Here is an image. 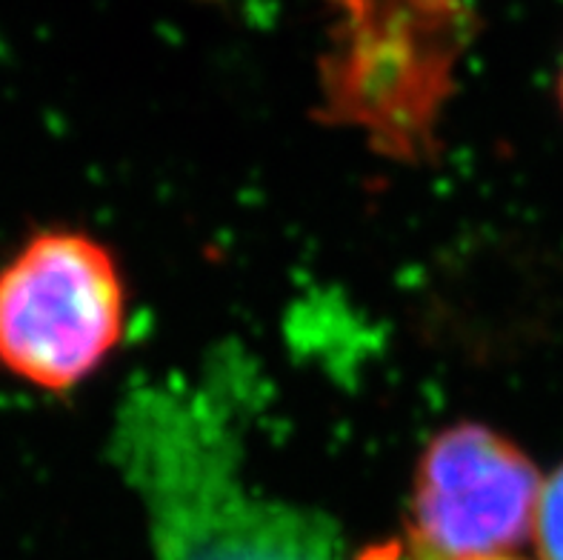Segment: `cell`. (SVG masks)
<instances>
[{
	"instance_id": "1",
	"label": "cell",
	"mask_w": 563,
	"mask_h": 560,
	"mask_svg": "<svg viewBox=\"0 0 563 560\" xmlns=\"http://www.w3.org/2000/svg\"><path fill=\"white\" fill-rule=\"evenodd\" d=\"M112 461L141 501L155 560H355L335 520L246 481L235 418L209 386L129 389Z\"/></svg>"
},
{
	"instance_id": "2",
	"label": "cell",
	"mask_w": 563,
	"mask_h": 560,
	"mask_svg": "<svg viewBox=\"0 0 563 560\" xmlns=\"http://www.w3.org/2000/svg\"><path fill=\"white\" fill-rule=\"evenodd\" d=\"M126 329L121 266L92 234L37 229L0 263V370L66 395L107 363Z\"/></svg>"
},
{
	"instance_id": "3",
	"label": "cell",
	"mask_w": 563,
	"mask_h": 560,
	"mask_svg": "<svg viewBox=\"0 0 563 560\" xmlns=\"http://www.w3.org/2000/svg\"><path fill=\"white\" fill-rule=\"evenodd\" d=\"M543 475L512 438L461 420L429 440L409 495L412 560L512 554L532 540Z\"/></svg>"
},
{
	"instance_id": "4",
	"label": "cell",
	"mask_w": 563,
	"mask_h": 560,
	"mask_svg": "<svg viewBox=\"0 0 563 560\" xmlns=\"http://www.w3.org/2000/svg\"><path fill=\"white\" fill-rule=\"evenodd\" d=\"M532 540L538 560H563V463L543 477Z\"/></svg>"
},
{
	"instance_id": "5",
	"label": "cell",
	"mask_w": 563,
	"mask_h": 560,
	"mask_svg": "<svg viewBox=\"0 0 563 560\" xmlns=\"http://www.w3.org/2000/svg\"><path fill=\"white\" fill-rule=\"evenodd\" d=\"M409 3L418 9H427V12H432V9H438V7H450L452 0H409Z\"/></svg>"
},
{
	"instance_id": "6",
	"label": "cell",
	"mask_w": 563,
	"mask_h": 560,
	"mask_svg": "<svg viewBox=\"0 0 563 560\" xmlns=\"http://www.w3.org/2000/svg\"><path fill=\"white\" fill-rule=\"evenodd\" d=\"M558 103H561V112H563V61H561V72H558Z\"/></svg>"
},
{
	"instance_id": "7",
	"label": "cell",
	"mask_w": 563,
	"mask_h": 560,
	"mask_svg": "<svg viewBox=\"0 0 563 560\" xmlns=\"http://www.w3.org/2000/svg\"><path fill=\"white\" fill-rule=\"evenodd\" d=\"M472 560H523L518 554H495V558H472Z\"/></svg>"
}]
</instances>
